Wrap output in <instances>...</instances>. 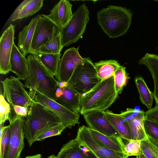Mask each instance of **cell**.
Segmentation results:
<instances>
[{"label": "cell", "mask_w": 158, "mask_h": 158, "mask_svg": "<svg viewBox=\"0 0 158 158\" xmlns=\"http://www.w3.org/2000/svg\"><path fill=\"white\" fill-rule=\"evenodd\" d=\"M118 96L114 76L102 81L92 90L82 96L80 113L84 115L95 111H104Z\"/></svg>", "instance_id": "cell-3"}, {"label": "cell", "mask_w": 158, "mask_h": 158, "mask_svg": "<svg viewBox=\"0 0 158 158\" xmlns=\"http://www.w3.org/2000/svg\"><path fill=\"white\" fill-rule=\"evenodd\" d=\"M18 77L10 76L1 81L3 94L6 100L10 106L18 105L29 106L33 100L25 86Z\"/></svg>", "instance_id": "cell-8"}, {"label": "cell", "mask_w": 158, "mask_h": 158, "mask_svg": "<svg viewBox=\"0 0 158 158\" xmlns=\"http://www.w3.org/2000/svg\"><path fill=\"white\" fill-rule=\"evenodd\" d=\"M47 158H56V156L52 155L48 156Z\"/></svg>", "instance_id": "cell-41"}, {"label": "cell", "mask_w": 158, "mask_h": 158, "mask_svg": "<svg viewBox=\"0 0 158 158\" xmlns=\"http://www.w3.org/2000/svg\"><path fill=\"white\" fill-rule=\"evenodd\" d=\"M141 140L131 139L127 141L125 144L124 152L129 156L139 155L141 152Z\"/></svg>", "instance_id": "cell-34"}, {"label": "cell", "mask_w": 158, "mask_h": 158, "mask_svg": "<svg viewBox=\"0 0 158 158\" xmlns=\"http://www.w3.org/2000/svg\"><path fill=\"white\" fill-rule=\"evenodd\" d=\"M75 138L98 158H127L129 156L125 153L110 149L98 141L91 136L89 127L84 125L78 128Z\"/></svg>", "instance_id": "cell-10"}, {"label": "cell", "mask_w": 158, "mask_h": 158, "mask_svg": "<svg viewBox=\"0 0 158 158\" xmlns=\"http://www.w3.org/2000/svg\"><path fill=\"white\" fill-rule=\"evenodd\" d=\"M144 158H148L146 157L145 156H144Z\"/></svg>", "instance_id": "cell-42"}, {"label": "cell", "mask_w": 158, "mask_h": 158, "mask_svg": "<svg viewBox=\"0 0 158 158\" xmlns=\"http://www.w3.org/2000/svg\"><path fill=\"white\" fill-rule=\"evenodd\" d=\"M135 81L142 103L149 109L151 108L153 98L152 92L150 90L142 77H136Z\"/></svg>", "instance_id": "cell-26"}, {"label": "cell", "mask_w": 158, "mask_h": 158, "mask_svg": "<svg viewBox=\"0 0 158 158\" xmlns=\"http://www.w3.org/2000/svg\"><path fill=\"white\" fill-rule=\"evenodd\" d=\"M56 158H98L87 147L76 138L64 144Z\"/></svg>", "instance_id": "cell-16"}, {"label": "cell", "mask_w": 158, "mask_h": 158, "mask_svg": "<svg viewBox=\"0 0 158 158\" xmlns=\"http://www.w3.org/2000/svg\"><path fill=\"white\" fill-rule=\"evenodd\" d=\"M10 108L8 120L16 116L24 118L27 115L29 109V107L18 105L10 106Z\"/></svg>", "instance_id": "cell-36"}, {"label": "cell", "mask_w": 158, "mask_h": 158, "mask_svg": "<svg viewBox=\"0 0 158 158\" xmlns=\"http://www.w3.org/2000/svg\"><path fill=\"white\" fill-rule=\"evenodd\" d=\"M72 5L68 0H61L51 10L47 17L60 28L65 26L70 20L73 14Z\"/></svg>", "instance_id": "cell-17"}, {"label": "cell", "mask_w": 158, "mask_h": 158, "mask_svg": "<svg viewBox=\"0 0 158 158\" xmlns=\"http://www.w3.org/2000/svg\"><path fill=\"white\" fill-rule=\"evenodd\" d=\"M58 86L61 88H63L68 85V82L65 81H59L58 82Z\"/></svg>", "instance_id": "cell-38"}, {"label": "cell", "mask_w": 158, "mask_h": 158, "mask_svg": "<svg viewBox=\"0 0 158 158\" xmlns=\"http://www.w3.org/2000/svg\"><path fill=\"white\" fill-rule=\"evenodd\" d=\"M83 115L89 128L107 136L121 138L104 111H95Z\"/></svg>", "instance_id": "cell-13"}, {"label": "cell", "mask_w": 158, "mask_h": 158, "mask_svg": "<svg viewBox=\"0 0 158 158\" xmlns=\"http://www.w3.org/2000/svg\"><path fill=\"white\" fill-rule=\"evenodd\" d=\"M101 81L94 64L90 58H84L74 70L68 83L82 96L92 90Z\"/></svg>", "instance_id": "cell-5"}, {"label": "cell", "mask_w": 158, "mask_h": 158, "mask_svg": "<svg viewBox=\"0 0 158 158\" xmlns=\"http://www.w3.org/2000/svg\"><path fill=\"white\" fill-rule=\"evenodd\" d=\"M132 14L131 10L120 6L110 5L97 12L98 24L110 38L123 35L131 23Z\"/></svg>", "instance_id": "cell-2"}, {"label": "cell", "mask_w": 158, "mask_h": 158, "mask_svg": "<svg viewBox=\"0 0 158 158\" xmlns=\"http://www.w3.org/2000/svg\"><path fill=\"white\" fill-rule=\"evenodd\" d=\"M27 59L28 74L25 82V87L29 90L38 91L55 100L58 81L36 56L29 54Z\"/></svg>", "instance_id": "cell-4"}, {"label": "cell", "mask_w": 158, "mask_h": 158, "mask_svg": "<svg viewBox=\"0 0 158 158\" xmlns=\"http://www.w3.org/2000/svg\"><path fill=\"white\" fill-rule=\"evenodd\" d=\"M126 70V67L121 66L117 70L114 76V87L118 95L122 93L123 87L127 84L130 77Z\"/></svg>", "instance_id": "cell-29"}, {"label": "cell", "mask_w": 158, "mask_h": 158, "mask_svg": "<svg viewBox=\"0 0 158 158\" xmlns=\"http://www.w3.org/2000/svg\"><path fill=\"white\" fill-rule=\"evenodd\" d=\"M11 134L10 125H0V158H5L8 151Z\"/></svg>", "instance_id": "cell-31"}, {"label": "cell", "mask_w": 158, "mask_h": 158, "mask_svg": "<svg viewBox=\"0 0 158 158\" xmlns=\"http://www.w3.org/2000/svg\"><path fill=\"white\" fill-rule=\"evenodd\" d=\"M10 71L20 80H26L28 74L27 60L14 42L10 59Z\"/></svg>", "instance_id": "cell-19"}, {"label": "cell", "mask_w": 158, "mask_h": 158, "mask_svg": "<svg viewBox=\"0 0 158 158\" xmlns=\"http://www.w3.org/2000/svg\"><path fill=\"white\" fill-rule=\"evenodd\" d=\"M138 63L146 65L152 74L154 85L152 95L156 105H158V56L147 53L138 60Z\"/></svg>", "instance_id": "cell-22"}, {"label": "cell", "mask_w": 158, "mask_h": 158, "mask_svg": "<svg viewBox=\"0 0 158 158\" xmlns=\"http://www.w3.org/2000/svg\"><path fill=\"white\" fill-rule=\"evenodd\" d=\"M38 21L35 27L31 45V51L37 49L52 40L61 34V28L49 19L46 15H38Z\"/></svg>", "instance_id": "cell-9"}, {"label": "cell", "mask_w": 158, "mask_h": 158, "mask_svg": "<svg viewBox=\"0 0 158 158\" xmlns=\"http://www.w3.org/2000/svg\"><path fill=\"white\" fill-rule=\"evenodd\" d=\"M143 123L147 137L158 147V121L148 119L144 116Z\"/></svg>", "instance_id": "cell-30"}, {"label": "cell", "mask_w": 158, "mask_h": 158, "mask_svg": "<svg viewBox=\"0 0 158 158\" xmlns=\"http://www.w3.org/2000/svg\"><path fill=\"white\" fill-rule=\"evenodd\" d=\"M136 158H144V156L142 153L141 151L140 154L136 156Z\"/></svg>", "instance_id": "cell-40"}, {"label": "cell", "mask_w": 158, "mask_h": 158, "mask_svg": "<svg viewBox=\"0 0 158 158\" xmlns=\"http://www.w3.org/2000/svg\"><path fill=\"white\" fill-rule=\"evenodd\" d=\"M61 122L52 112L42 105L32 101L29 106L27 116L24 118L25 137L30 147L36 137L43 131Z\"/></svg>", "instance_id": "cell-1"}, {"label": "cell", "mask_w": 158, "mask_h": 158, "mask_svg": "<svg viewBox=\"0 0 158 158\" xmlns=\"http://www.w3.org/2000/svg\"><path fill=\"white\" fill-rule=\"evenodd\" d=\"M38 15L32 19L19 33L18 35V48L26 56L31 51V45L35 29L38 21Z\"/></svg>", "instance_id": "cell-20"}, {"label": "cell", "mask_w": 158, "mask_h": 158, "mask_svg": "<svg viewBox=\"0 0 158 158\" xmlns=\"http://www.w3.org/2000/svg\"><path fill=\"white\" fill-rule=\"evenodd\" d=\"M144 116L148 119L158 121V105L147 111Z\"/></svg>", "instance_id": "cell-37"}, {"label": "cell", "mask_w": 158, "mask_h": 158, "mask_svg": "<svg viewBox=\"0 0 158 158\" xmlns=\"http://www.w3.org/2000/svg\"><path fill=\"white\" fill-rule=\"evenodd\" d=\"M63 47L62 46L61 34L52 40L42 46L35 51L30 53L33 55L39 53L59 54Z\"/></svg>", "instance_id": "cell-28"}, {"label": "cell", "mask_w": 158, "mask_h": 158, "mask_svg": "<svg viewBox=\"0 0 158 158\" xmlns=\"http://www.w3.org/2000/svg\"><path fill=\"white\" fill-rule=\"evenodd\" d=\"M79 48L68 49L60 58L55 77L58 82H68L76 67L82 62L83 58L79 54Z\"/></svg>", "instance_id": "cell-11"}, {"label": "cell", "mask_w": 158, "mask_h": 158, "mask_svg": "<svg viewBox=\"0 0 158 158\" xmlns=\"http://www.w3.org/2000/svg\"><path fill=\"white\" fill-rule=\"evenodd\" d=\"M82 95L68 85L62 89L61 93L56 97L55 101L72 112L80 113Z\"/></svg>", "instance_id": "cell-18"}, {"label": "cell", "mask_w": 158, "mask_h": 158, "mask_svg": "<svg viewBox=\"0 0 158 158\" xmlns=\"http://www.w3.org/2000/svg\"><path fill=\"white\" fill-rule=\"evenodd\" d=\"M29 92L33 101L42 105L52 112L67 128H71L76 124L80 123L79 114L72 112L55 100L38 91L29 90Z\"/></svg>", "instance_id": "cell-7"}, {"label": "cell", "mask_w": 158, "mask_h": 158, "mask_svg": "<svg viewBox=\"0 0 158 158\" xmlns=\"http://www.w3.org/2000/svg\"><path fill=\"white\" fill-rule=\"evenodd\" d=\"M0 125H4L5 122L9 119L11 108L2 93L0 95Z\"/></svg>", "instance_id": "cell-35"}, {"label": "cell", "mask_w": 158, "mask_h": 158, "mask_svg": "<svg viewBox=\"0 0 158 158\" xmlns=\"http://www.w3.org/2000/svg\"><path fill=\"white\" fill-rule=\"evenodd\" d=\"M89 13L88 7L83 3L73 14L68 23L61 28V41L63 47L76 42L82 38L89 21Z\"/></svg>", "instance_id": "cell-6"}, {"label": "cell", "mask_w": 158, "mask_h": 158, "mask_svg": "<svg viewBox=\"0 0 158 158\" xmlns=\"http://www.w3.org/2000/svg\"><path fill=\"white\" fill-rule=\"evenodd\" d=\"M94 65L98 76L102 81L113 77L115 71L121 66L114 60H101L95 62Z\"/></svg>", "instance_id": "cell-25"}, {"label": "cell", "mask_w": 158, "mask_h": 158, "mask_svg": "<svg viewBox=\"0 0 158 158\" xmlns=\"http://www.w3.org/2000/svg\"><path fill=\"white\" fill-rule=\"evenodd\" d=\"M104 112L122 139L127 141L132 139L131 131L127 122L120 114L114 113L108 110Z\"/></svg>", "instance_id": "cell-23"}, {"label": "cell", "mask_w": 158, "mask_h": 158, "mask_svg": "<svg viewBox=\"0 0 158 158\" xmlns=\"http://www.w3.org/2000/svg\"><path fill=\"white\" fill-rule=\"evenodd\" d=\"M14 26L11 24L4 31L0 39V73L6 74L10 71V59L14 43Z\"/></svg>", "instance_id": "cell-14"}, {"label": "cell", "mask_w": 158, "mask_h": 158, "mask_svg": "<svg viewBox=\"0 0 158 158\" xmlns=\"http://www.w3.org/2000/svg\"><path fill=\"white\" fill-rule=\"evenodd\" d=\"M43 1V0H24L14 11L9 20L15 21L33 15L41 9Z\"/></svg>", "instance_id": "cell-21"}, {"label": "cell", "mask_w": 158, "mask_h": 158, "mask_svg": "<svg viewBox=\"0 0 158 158\" xmlns=\"http://www.w3.org/2000/svg\"><path fill=\"white\" fill-rule=\"evenodd\" d=\"M66 128H67L66 126L60 123L54 127L42 132L36 137L34 142L41 141L49 137L60 135Z\"/></svg>", "instance_id": "cell-33"}, {"label": "cell", "mask_w": 158, "mask_h": 158, "mask_svg": "<svg viewBox=\"0 0 158 158\" xmlns=\"http://www.w3.org/2000/svg\"><path fill=\"white\" fill-rule=\"evenodd\" d=\"M141 151L148 158H158V147L147 137L141 141Z\"/></svg>", "instance_id": "cell-32"}, {"label": "cell", "mask_w": 158, "mask_h": 158, "mask_svg": "<svg viewBox=\"0 0 158 158\" xmlns=\"http://www.w3.org/2000/svg\"><path fill=\"white\" fill-rule=\"evenodd\" d=\"M9 121L11 134L5 158H19L24 146V118L16 116L9 120Z\"/></svg>", "instance_id": "cell-12"}, {"label": "cell", "mask_w": 158, "mask_h": 158, "mask_svg": "<svg viewBox=\"0 0 158 158\" xmlns=\"http://www.w3.org/2000/svg\"><path fill=\"white\" fill-rule=\"evenodd\" d=\"M36 56L42 64L56 76L61 54L39 53Z\"/></svg>", "instance_id": "cell-27"}, {"label": "cell", "mask_w": 158, "mask_h": 158, "mask_svg": "<svg viewBox=\"0 0 158 158\" xmlns=\"http://www.w3.org/2000/svg\"><path fill=\"white\" fill-rule=\"evenodd\" d=\"M40 157H42L41 155L38 154L33 156H27L24 158H40Z\"/></svg>", "instance_id": "cell-39"}, {"label": "cell", "mask_w": 158, "mask_h": 158, "mask_svg": "<svg viewBox=\"0 0 158 158\" xmlns=\"http://www.w3.org/2000/svg\"><path fill=\"white\" fill-rule=\"evenodd\" d=\"M120 114L127 122L132 139L141 141L147 138L143 123L145 112L143 110L128 108Z\"/></svg>", "instance_id": "cell-15"}, {"label": "cell", "mask_w": 158, "mask_h": 158, "mask_svg": "<svg viewBox=\"0 0 158 158\" xmlns=\"http://www.w3.org/2000/svg\"><path fill=\"white\" fill-rule=\"evenodd\" d=\"M89 129L91 136L107 148L114 151L125 153V143L121 138L107 136L92 129Z\"/></svg>", "instance_id": "cell-24"}]
</instances>
